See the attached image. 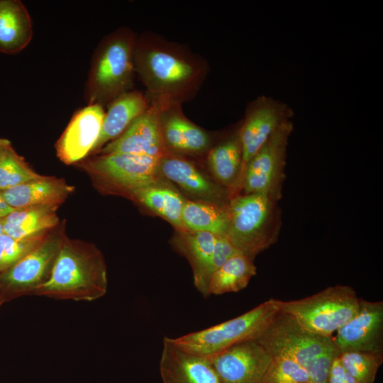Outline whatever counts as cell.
<instances>
[{
    "label": "cell",
    "mask_w": 383,
    "mask_h": 383,
    "mask_svg": "<svg viewBox=\"0 0 383 383\" xmlns=\"http://www.w3.org/2000/svg\"><path fill=\"white\" fill-rule=\"evenodd\" d=\"M134 62L150 102L162 105H182L192 99L209 72L203 57L151 32L137 37Z\"/></svg>",
    "instance_id": "obj_1"
},
{
    "label": "cell",
    "mask_w": 383,
    "mask_h": 383,
    "mask_svg": "<svg viewBox=\"0 0 383 383\" xmlns=\"http://www.w3.org/2000/svg\"><path fill=\"white\" fill-rule=\"evenodd\" d=\"M107 286L106 265L99 251L62 240L48 279L30 295L89 302L103 297Z\"/></svg>",
    "instance_id": "obj_2"
},
{
    "label": "cell",
    "mask_w": 383,
    "mask_h": 383,
    "mask_svg": "<svg viewBox=\"0 0 383 383\" xmlns=\"http://www.w3.org/2000/svg\"><path fill=\"white\" fill-rule=\"evenodd\" d=\"M226 238L241 254L254 260L275 244L282 227L279 201L263 194H238L227 206Z\"/></svg>",
    "instance_id": "obj_3"
},
{
    "label": "cell",
    "mask_w": 383,
    "mask_h": 383,
    "mask_svg": "<svg viewBox=\"0 0 383 383\" xmlns=\"http://www.w3.org/2000/svg\"><path fill=\"white\" fill-rule=\"evenodd\" d=\"M137 36L129 29L111 33L94 55L87 83L89 104H109L131 91L135 73L134 51Z\"/></svg>",
    "instance_id": "obj_4"
},
{
    "label": "cell",
    "mask_w": 383,
    "mask_h": 383,
    "mask_svg": "<svg viewBox=\"0 0 383 383\" xmlns=\"http://www.w3.org/2000/svg\"><path fill=\"white\" fill-rule=\"evenodd\" d=\"M360 299L350 286L337 284L296 300L275 299L279 311L289 314L308 331L331 337L356 313Z\"/></svg>",
    "instance_id": "obj_5"
},
{
    "label": "cell",
    "mask_w": 383,
    "mask_h": 383,
    "mask_svg": "<svg viewBox=\"0 0 383 383\" xmlns=\"http://www.w3.org/2000/svg\"><path fill=\"white\" fill-rule=\"evenodd\" d=\"M278 311L272 298L235 318L170 340L189 353L209 357L236 343L256 340Z\"/></svg>",
    "instance_id": "obj_6"
},
{
    "label": "cell",
    "mask_w": 383,
    "mask_h": 383,
    "mask_svg": "<svg viewBox=\"0 0 383 383\" xmlns=\"http://www.w3.org/2000/svg\"><path fill=\"white\" fill-rule=\"evenodd\" d=\"M293 128L292 121L283 123L248 162L240 193L263 194L277 201L281 199L286 179L287 150Z\"/></svg>",
    "instance_id": "obj_7"
},
{
    "label": "cell",
    "mask_w": 383,
    "mask_h": 383,
    "mask_svg": "<svg viewBox=\"0 0 383 383\" xmlns=\"http://www.w3.org/2000/svg\"><path fill=\"white\" fill-rule=\"evenodd\" d=\"M256 340L272 357L293 359L306 370L317 355L335 347L333 336L312 333L291 316L280 311Z\"/></svg>",
    "instance_id": "obj_8"
},
{
    "label": "cell",
    "mask_w": 383,
    "mask_h": 383,
    "mask_svg": "<svg viewBox=\"0 0 383 383\" xmlns=\"http://www.w3.org/2000/svg\"><path fill=\"white\" fill-rule=\"evenodd\" d=\"M62 240L58 235L45 238L35 249L0 274V300L4 304L30 295L49 277Z\"/></svg>",
    "instance_id": "obj_9"
},
{
    "label": "cell",
    "mask_w": 383,
    "mask_h": 383,
    "mask_svg": "<svg viewBox=\"0 0 383 383\" xmlns=\"http://www.w3.org/2000/svg\"><path fill=\"white\" fill-rule=\"evenodd\" d=\"M293 116L294 111L289 105L271 96H260L248 105L239 127L243 150L240 189L243 172L248 162L277 128L291 121Z\"/></svg>",
    "instance_id": "obj_10"
},
{
    "label": "cell",
    "mask_w": 383,
    "mask_h": 383,
    "mask_svg": "<svg viewBox=\"0 0 383 383\" xmlns=\"http://www.w3.org/2000/svg\"><path fill=\"white\" fill-rule=\"evenodd\" d=\"M209 358L223 383H267L273 361L255 339L236 343Z\"/></svg>",
    "instance_id": "obj_11"
},
{
    "label": "cell",
    "mask_w": 383,
    "mask_h": 383,
    "mask_svg": "<svg viewBox=\"0 0 383 383\" xmlns=\"http://www.w3.org/2000/svg\"><path fill=\"white\" fill-rule=\"evenodd\" d=\"M161 157L111 152L93 159L89 162V167L95 172L131 192L159 182Z\"/></svg>",
    "instance_id": "obj_12"
},
{
    "label": "cell",
    "mask_w": 383,
    "mask_h": 383,
    "mask_svg": "<svg viewBox=\"0 0 383 383\" xmlns=\"http://www.w3.org/2000/svg\"><path fill=\"white\" fill-rule=\"evenodd\" d=\"M338 352L383 353V301L360 299L356 313L335 332Z\"/></svg>",
    "instance_id": "obj_13"
},
{
    "label": "cell",
    "mask_w": 383,
    "mask_h": 383,
    "mask_svg": "<svg viewBox=\"0 0 383 383\" xmlns=\"http://www.w3.org/2000/svg\"><path fill=\"white\" fill-rule=\"evenodd\" d=\"M161 104L151 102L148 109L117 138L109 143L102 154L126 152L161 157L167 152L160 128Z\"/></svg>",
    "instance_id": "obj_14"
},
{
    "label": "cell",
    "mask_w": 383,
    "mask_h": 383,
    "mask_svg": "<svg viewBox=\"0 0 383 383\" xmlns=\"http://www.w3.org/2000/svg\"><path fill=\"white\" fill-rule=\"evenodd\" d=\"M159 172L198 201L227 207L230 192L211 179L192 162L179 155L167 152L160 160Z\"/></svg>",
    "instance_id": "obj_15"
},
{
    "label": "cell",
    "mask_w": 383,
    "mask_h": 383,
    "mask_svg": "<svg viewBox=\"0 0 383 383\" xmlns=\"http://www.w3.org/2000/svg\"><path fill=\"white\" fill-rule=\"evenodd\" d=\"M160 128L167 152L177 155H200L211 148L209 135L189 121L182 105H162Z\"/></svg>",
    "instance_id": "obj_16"
},
{
    "label": "cell",
    "mask_w": 383,
    "mask_h": 383,
    "mask_svg": "<svg viewBox=\"0 0 383 383\" xmlns=\"http://www.w3.org/2000/svg\"><path fill=\"white\" fill-rule=\"evenodd\" d=\"M105 112L99 104H89L72 118L57 145L59 157L65 163L79 161L91 152L102 127Z\"/></svg>",
    "instance_id": "obj_17"
},
{
    "label": "cell",
    "mask_w": 383,
    "mask_h": 383,
    "mask_svg": "<svg viewBox=\"0 0 383 383\" xmlns=\"http://www.w3.org/2000/svg\"><path fill=\"white\" fill-rule=\"evenodd\" d=\"M160 372L163 383H223L209 357L189 353L167 337L163 340Z\"/></svg>",
    "instance_id": "obj_18"
},
{
    "label": "cell",
    "mask_w": 383,
    "mask_h": 383,
    "mask_svg": "<svg viewBox=\"0 0 383 383\" xmlns=\"http://www.w3.org/2000/svg\"><path fill=\"white\" fill-rule=\"evenodd\" d=\"M218 237L208 232L179 230L173 240L175 248L189 260L193 270L194 285L204 296H208Z\"/></svg>",
    "instance_id": "obj_19"
},
{
    "label": "cell",
    "mask_w": 383,
    "mask_h": 383,
    "mask_svg": "<svg viewBox=\"0 0 383 383\" xmlns=\"http://www.w3.org/2000/svg\"><path fill=\"white\" fill-rule=\"evenodd\" d=\"M239 127L207 152V165L215 181L226 188L231 198L240 192L243 150Z\"/></svg>",
    "instance_id": "obj_20"
},
{
    "label": "cell",
    "mask_w": 383,
    "mask_h": 383,
    "mask_svg": "<svg viewBox=\"0 0 383 383\" xmlns=\"http://www.w3.org/2000/svg\"><path fill=\"white\" fill-rule=\"evenodd\" d=\"M150 103L146 94L135 90L128 91L111 102L104 115L99 137L91 152L120 136L133 121L148 109Z\"/></svg>",
    "instance_id": "obj_21"
},
{
    "label": "cell",
    "mask_w": 383,
    "mask_h": 383,
    "mask_svg": "<svg viewBox=\"0 0 383 383\" xmlns=\"http://www.w3.org/2000/svg\"><path fill=\"white\" fill-rule=\"evenodd\" d=\"M32 37V21L24 4L19 0H0V52L18 53Z\"/></svg>",
    "instance_id": "obj_22"
},
{
    "label": "cell",
    "mask_w": 383,
    "mask_h": 383,
    "mask_svg": "<svg viewBox=\"0 0 383 383\" xmlns=\"http://www.w3.org/2000/svg\"><path fill=\"white\" fill-rule=\"evenodd\" d=\"M72 191L65 183L41 178L0 191L6 203L13 209L40 205H56Z\"/></svg>",
    "instance_id": "obj_23"
},
{
    "label": "cell",
    "mask_w": 383,
    "mask_h": 383,
    "mask_svg": "<svg viewBox=\"0 0 383 383\" xmlns=\"http://www.w3.org/2000/svg\"><path fill=\"white\" fill-rule=\"evenodd\" d=\"M56 205H40L14 209L3 218L4 233L16 238L34 236L58 223Z\"/></svg>",
    "instance_id": "obj_24"
},
{
    "label": "cell",
    "mask_w": 383,
    "mask_h": 383,
    "mask_svg": "<svg viewBox=\"0 0 383 383\" xmlns=\"http://www.w3.org/2000/svg\"><path fill=\"white\" fill-rule=\"evenodd\" d=\"M183 230L208 232L226 237L228 229L227 207L203 201L186 200L182 211Z\"/></svg>",
    "instance_id": "obj_25"
},
{
    "label": "cell",
    "mask_w": 383,
    "mask_h": 383,
    "mask_svg": "<svg viewBox=\"0 0 383 383\" xmlns=\"http://www.w3.org/2000/svg\"><path fill=\"white\" fill-rule=\"evenodd\" d=\"M257 273L253 260L238 253L226 260L211 276L208 296L238 292L245 289Z\"/></svg>",
    "instance_id": "obj_26"
},
{
    "label": "cell",
    "mask_w": 383,
    "mask_h": 383,
    "mask_svg": "<svg viewBox=\"0 0 383 383\" xmlns=\"http://www.w3.org/2000/svg\"><path fill=\"white\" fill-rule=\"evenodd\" d=\"M131 193L145 206L183 230L181 216L186 200L179 192L158 182Z\"/></svg>",
    "instance_id": "obj_27"
},
{
    "label": "cell",
    "mask_w": 383,
    "mask_h": 383,
    "mask_svg": "<svg viewBox=\"0 0 383 383\" xmlns=\"http://www.w3.org/2000/svg\"><path fill=\"white\" fill-rule=\"evenodd\" d=\"M338 357L344 369L359 383H374L383 362V353L349 351L340 353Z\"/></svg>",
    "instance_id": "obj_28"
},
{
    "label": "cell",
    "mask_w": 383,
    "mask_h": 383,
    "mask_svg": "<svg viewBox=\"0 0 383 383\" xmlns=\"http://www.w3.org/2000/svg\"><path fill=\"white\" fill-rule=\"evenodd\" d=\"M10 145L0 158V191L41 178Z\"/></svg>",
    "instance_id": "obj_29"
},
{
    "label": "cell",
    "mask_w": 383,
    "mask_h": 383,
    "mask_svg": "<svg viewBox=\"0 0 383 383\" xmlns=\"http://www.w3.org/2000/svg\"><path fill=\"white\" fill-rule=\"evenodd\" d=\"M45 239L44 233L22 239H16L2 233L0 235V272L13 266Z\"/></svg>",
    "instance_id": "obj_30"
},
{
    "label": "cell",
    "mask_w": 383,
    "mask_h": 383,
    "mask_svg": "<svg viewBox=\"0 0 383 383\" xmlns=\"http://www.w3.org/2000/svg\"><path fill=\"white\" fill-rule=\"evenodd\" d=\"M272 357L267 383H311L307 370L293 359Z\"/></svg>",
    "instance_id": "obj_31"
},
{
    "label": "cell",
    "mask_w": 383,
    "mask_h": 383,
    "mask_svg": "<svg viewBox=\"0 0 383 383\" xmlns=\"http://www.w3.org/2000/svg\"><path fill=\"white\" fill-rule=\"evenodd\" d=\"M339 354L335 347L321 353L313 360L307 370L311 383H328L332 362Z\"/></svg>",
    "instance_id": "obj_32"
},
{
    "label": "cell",
    "mask_w": 383,
    "mask_h": 383,
    "mask_svg": "<svg viewBox=\"0 0 383 383\" xmlns=\"http://www.w3.org/2000/svg\"><path fill=\"white\" fill-rule=\"evenodd\" d=\"M338 356L332 362L328 383H359L344 369Z\"/></svg>",
    "instance_id": "obj_33"
},
{
    "label": "cell",
    "mask_w": 383,
    "mask_h": 383,
    "mask_svg": "<svg viewBox=\"0 0 383 383\" xmlns=\"http://www.w3.org/2000/svg\"><path fill=\"white\" fill-rule=\"evenodd\" d=\"M14 209L9 206L0 194V218H4L11 213Z\"/></svg>",
    "instance_id": "obj_34"
},
{
    "label": "cell",
    "mask_w": 383,
    "mask_h": 383,
    "mask_svg": "<svg viewBox=\"0 0 383 383\" xmlns=\"http://www.w3.org/2000/svg\"><path fill=\"white\" fill-rule=\"evenodd\" d=\"M11 145V143L9 140L4 138H0V158L5 152V150Z\"/></svg>",
    "instance_id": "obj_35"
},
{
    "label": "cell",
    "mask_w": 383,
    "mask_h": 383,
    "mask_svg": "<svg viewBox=\"0 0 383 383\" xmlns=\"http://www.w3.org/2000/svg\"><path fill=\"white\" fill-rule=\"evenodd\" d=\"M4 233L3 218H0V235Z\"/></svg>",
    "instance_id": "obj_36"
},
{
    "label": "cell",
    "mask_w": 383,
    "mask_h": 383,
    "mask_svg": "<svg viewBox=\"0 0 383 383\" xmlns=\"http://www.w3.org/2000/svg\"><path fill=\"white\" fill-rule=\"evenodd\" d=\"M3 303L0 301V309H1V306H2Z\"/></svg>",
    "instance_id": "obj_37"
}]
</instances>
